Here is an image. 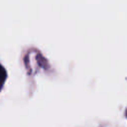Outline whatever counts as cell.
Wrapping results in <instances>:
<instances>
[{
    "label": "cell",
    "instance_id": "1",
    "mask_svg": "<svg viewBox=\"0 0 127 127\" xmlns=\"http://www.w3.org/2000/svg\"><path fill=\"white\" fill-rule=\"evenodd\" d=\"M5 79H6V70L3 67V65L0 64V85L4 82Z\"/></svg>",
    "mask_w": 127,
    "mask_h": 127
},
{
    "label": "cell",
    "instance_id": "2",
    "mask_svg": "<svg viewBox=\"0 0 127 127\" xmlns=\"http://www.w3.org/2000/svg\"><path fill=\"white\" fill-rule=\"evenodd\" d=\"M126 116H127V111H126Z\"/></svg>",
    "mask_w": 127,
    "mask_h": 127
}]
</instances>
